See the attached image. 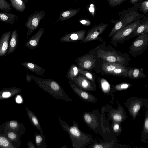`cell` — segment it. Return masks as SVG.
Instances as JSON below:
<instances>
[{
    "mask_svg": "<svg viewBox=\"0 0 148 148\" xmlns=\"http://www.w3.org/2000/svg\"><path fill=\"white\" fill-rule=\"evenodd\" d=\"M32 79L41 89L56 99L71 101V99L57 82L50 78H39L30 74Z\"/></svg>",
    "mask_w": 148,
    "mask_h": 148,
    "instance_id": "obj_1",
    "label": "cell"
},
{
    "mask_svg": "<svg viewBox=\"0 0 148 148\" xmlns=\"http://www.w3.org/2000/svg\"><path fill=\"white\" fill-rule=\"evenodd\" d=\"M97 56L104 61L115 62L127 66L129 65V62L132 60L126 53L123 54L115 51H106L102 49L97 51Z\"/></svg>",
    "mask_w": 148,
    "mask_h": 148,
    "instance_id": "obj_2",
    "label": "cell"
},
{
    "mask_svg": "<svg viewBox=\"0 0 148 148\" xmlns=\"http://www.w3.org/2000/svg\"><path fill=\"white\" fill-rule=\"evenodd\" d=\"M59 119L62 127L69 134L74 143H75L77 145H79L81 147L89 140V137L83 134L77 127L75 125L70 127L60 118Z\"/></svg>",
    "mask_w": 148,
    "mask_h": 148,
    "instance_id": "obj_3",
    "label": "cell"
},
{
    "mask_svg": "<svg viewBox=\"0 0 148 148\" xmlns=\"http://www.w3.org/2000/svg\"><path fill=\"white\" fill-rule=\"evenodd\" d=\"M148 47V32L140 35L129 47V53L134 57L142 54Z\"/></svg>",
    "mask_w": 148,
    "mask_h": 148,
    "instance_id": "obj_4",
    "label": "cell"
},
{
    "mask_svg": "<svg viewBox=\"0 0 148 148\" xmlns=\"http://www.w3.org/2000/svg\"><path fill=\"white\" fill-rule=\"evenodd\" d=\"M147 19L148 17L145 16L122 28L114 34L112 40L121 43L125 41L126 37L130 35L139 25Z\"/></svg>",
    "mask_w": 148,
    "mask_h": 148,
    "instance_id": "obj_5",
    "label": "cell"
},
{
    "mask_svg": "<svg viewBox=\"0 0 148 148\" xmlns=\"http://www.w3.org/2000/svg\"><path fill=\"white\" fill-rule=\"evenodd\" d=\"M45 15V13L43 10L36 11L29 15L25 24V26L28 29L26 40L28 39L33 32L38 28L40 21Z\"/></svg>",
    "mask_w": 148,
    "mask_h": 148,
    "instance_id": "obj_6",
    "label": "cell"
},
{
    "mask_svg": "<svg viewBox=\"0 0 148 148\" xmlns=\"http://www.w3.org/2000/svg\"><path fill=\"white\" fill-rule=\"evenodd\" d=\"M127 107L129 112L133 118L137 116L141 106L146 104L147 99L137 97H132L128 99Z\"/></svg>",
    "mask_w": 148,
    "mask_h": 148,
    "instance_id": "obj_7",
    "label": "cell"
},
{
    "mask_svg": "<svg viewBox=\"0 0 148 148\" xmlns=\"http://www.w3.org/2000/svg\"><path fill=\"white\" fill-rule=\"evenodd\" d=\"M108 25V24L100 23L88 30L86 36L81 42L86 43L96 40L103 32Z\"/></svg>",
    "mask_w": 148,
    "mask_h": 148,
    "instance_id": "obj_8",
    "label": "cell"
},
{
    "mask_svg": "<svg viewBox=\"0 0 148 148\" xmlns=\"http://www.w3.org/2000/svg\"><path fill=\"white\" fill-rule=\"evenodd\" d=\"M2 125L4 127L1 126L2 128V129L15 132L20 136L25 132V130L24 125L16 121H7Z\"/></svg>",
    "mask_w": 148,
    "mask_h": 148,
    "instance_id": "obj_9",
    "label": "cell"
},
{
    "mask_svg": "<svg viewBox=\"0 0 148 148\" xmlns=\"http://www.w3.org/2000/svg\"><path fill=\"white\" fill-rule=\"evenodd\" d=\"M86 31L81 30L71 32L67 34L59 40L60 42H70L79 40H82L84 38Z\"/></svg>",
    "mask_w": 148,
    "mask_h": 148,
    "instance_id": "obj_10",
    "label": "cell"
},
{
    "mask_svg": "<svg viewBox=\"0 0 148 148\" xmlns=\"http://www.w3.org/2000/svg\"><path fill=\"white\" fill-rule=\"evenodd\" d=\"M45 32V29L40 28L38 32L29 39L25 46L31 50L36 48L39 45L40 40Z\"/></svg>",
    "mask_w": 148,
    "mask_h": 148,
    "instance_id": "obj_11",
    "label": "cell"
},
{
    "mask_svg": "<svg viewBox=\"0 0 148 148\" xmlns=\"http://www.w3.org/2000/svg\"><path fill=\"white\" fill-rule=\"evenodd\" d=\"M12 31L3 33L0 38V56L2 57L6 54L9 45V41Z\"/></svg>",
    "mask_w": 148,
    "mask_h": 148,
    "instance_id": "obj_12",
    "label": "cell"
},
{
    "mask_svg": "<svg viewBox=\"0 0 148 148\" xmlns=\"http://www.w3.org/2000/svg\"><path fill=\"white\" fill-rule=\"evenodd\" d=\"M95 60L91 55H88L81 57L79 59V66L83 69H90L93 68Z\"/></svg>",
    "mask_w": 148,
    "mask_h": 148,
    "instance_id": "obj_13",
    "label": "cell"
},
{
    "mask_svg": "<svg viewBox=\"0 0 148 148\" xmlns=\"http://www.w3.org/2000/svg\"><path fill=\"white\" fill-rule=\"evenodd\" d=\"M0 133L8 138L16 148L20 146L21 143L20 140L21 136L17 133L12 131L5 130L0 128Z\"/></svg>",
    "mask_w": 148,
    "mask_h": 148,
    "instance_id": "obj_14",
    "label": "cell"
},
{
    "mask_svg": "<svg viewBox=\"0 0 148 148\" xmlns=\"http://www.w3.org/2000/svg\"><path fill=\"white\" fill-rule=\"evenodd\" d=\"M148 32V19L139 25L130 35L126 37L125 41H128L131 38Z\"/></svg>",
    "mask_w": 148,
    "mask_h": 148,
    "instance_id": "obj_15",
    "label": "cell"
},
{
    "mask_svg": "<svg viewBox=\"0 0 148 148\" xmlns=\"http://www.w3.org/2000/svg\"><path fill=\"white\" fill-rule=\"evenodd\" d=\"M73 80L79 86L84 89L88 90H94V87L92 83L86 77L81 75L74 78Z\"/></svg>",
    "mask_w": 148,
    "mask_h": 148,
    "instance_id": "obj_16",
    "label": "cell"
},
{
    "mask_svg": "<svg viewBox=\"0 0 148 148\" xmlns=\"http://www.w3.org/2000/svg\"><path fill=\"white\" fill-rule=\"evenodd\" d=\"M73 91L82 99L90 102H95L96 99L92 95L80 89L73 84H70Z\"/></svg>",
    "mask_w": 148,
    "mask_h": 148,
    "instance_id": "obj_17",
    "label": "cell"
},
{
    "mask_svg": "<svg viewBox=\"0 0 148 148\" xmlns=\"http://www.w3.org/2000/svg\"><path fill=\"white\" fill-rule=\"evenodd\" d=\"M21 64L23 66L38 75L42 77L44 76V73L45 72V69L37 64L33 62H25L21 63Z\"/></svg>",
    "mask_w": 148,
    "mask_h": 148,
    "instance_id": "obj_18",
    "label": "cell"
},
{
    "mask_svg": "<svg viewBox=\"0 0 148 148\" xmlns=\"http://www.w3.org/2000/svg\"><path fill=\"white\" fill-rule=\"evenodd\" d=\"M142 69L138 67H129L127 71V77L135 79L146 78V75L143 72Z\"/></svg>",
    "mask_w": 148,
    "mask_h": 148,
    "instance_id": "obj_19",
    "label": "cell"
},
{
    "mask_svg": "<svg viewBox=\"0 0 148 148\" xmlns=\"http://www.w3.org/2000/svg\"><path fill=\"white\" fill-rule=\"evenodd\" d=\"M18 42L17 31L16 29H14L12 31L11 34L8 49L6 53L7 55H9L15 51L18 45Z\"/></svg>",
    "mask_w": 148,
    "mask_h": 148,
    "instance_id": "obj_20",
    "label": "cell"
},
{
    "mask_svg": "<svg viewBox=\"0 0 148 148\" xmlns=\"http://www.w3.org/2000/svg\"><path fill=\"white\" fill-rule=\"evenodd\" d=\"M79 8L72 9L61 12L57 21H62L68 20L75 16L79 12Z\"/></svg>",
    "mask_w": 148,
    "mask_h": 148,
    "instance_id": "obj_21",
    "label": "cell"
},
{
    "mask_svg": "<svg viewBox=\"0 0 148 148\" xmlns=\"http://www.w3.org/2000/svg\"><path fill=\"white\" fill-rule=\"evenodd\" d=\"M16 18H18L16 14L9 12H0V21L5 23L14 25L15 23V21L16 20Z\"/></svg>",
    "mask_w": 148,
    "mask_h": 148,
    "instance_id": "obj_22",
    "label": "cell"
},
{
    "mask_svg": "<svg viewBox=\"0 0 148 148\" xmlns=\"http://www.w3.org/2000/svg\"><path fill=\"white\" fill-rule=\"evenodd\" d=\"M125 66H128L115 62H106L103 63L101 67L104 72L111 74L116 68Z\"/></svg>",
    "mask_w": 148,
    "mask_h": 148,
    "instance_id": "obj_23",
    "label": "cell"
},
{
    "mask_svg": "<svg viewBox=\"0 0 148 148\" xmlns=\"http://www.w3.org/2000/svg\"><path fill=\"white\" fill-rule=\"evenodd\" d=\"M26 111L31 123L39 130L42 135L44 136L40 124L36 115L32 112L27 108V107Z\"/></svg>",
    "mask_w": 148,
    "mask_h": 148,
    "instance_id": "obj_24",
    "label": "cell"
},
{
    "mask_svg": "<svg viewBox=\"0 0 148 148\" xmlns=\"http://www.w3.org/2000/svg\"><path fill=\"white\" fill-rule=\"evenodd\" d=\"M110 21L114 23V25L108 36L109 37L112 36L119 30L127 26L120 18L116 20L112 19Z\"/></svg>",
    "mask_w": 148,
    "mask_h": 148,
    "instance_id": "obj_25",
    "label": "cell"
},
{
    "mask_svg": "<svg viewBox=\"0 0 148 148\" xmlns=\"http://www.w3.org/2000/svg\"><path fill=\"white\" fill-rule=\"evenodd\" d=\"M21 91V90L18 88L14 87H11L10 88H3L1 91L2 96L3 98H7L11 96V93L16 94L19 93Z\"/></svg>",
    "mask_w": 148,
    "mask_h": 148,
    "instance_id": "obj_26",
    "label": "cell"
},
{
    "mask_svg": "<svg viewBox=\"0 0 148 148\" xmlns=\"http://www.w3.org/2000/svg\"><path fill=\"white\" fill-rule=\"evenodd\" d=\"M12 7L18 11L22 12L26 8L25 2L22 0H10Z\"/></svg>",
    "mask_w": 148,
    "mask_h": 148,
    "instance_id": "obj_27",
    "label": "cell"
},
{
    "mask_svg": "<svg viewBox=\"0 0 148 148\" xmlns=\"http://www.w3.org/2000/svg\"><path fill=\"white\" fill-rule=\"evenodd\" d=\"M129 68L128 66L118 67L113 71L111 74L123 77H127V72Z\"/></svg>",
    "mask_w": 148,
    "mask_h": 148,
    "instance_id": "obj_28",
    "label": "cell"
},
{
    "mask_svg": "<svg viewBox=\"0 0 148 148\" xmlns=\"http://www.w3.org/2000/svg\"><path fill=\"white\" fill-rule=\"evenodd\" d=\"M35 140L36 145L38 148H46L47 147L44 136L38 133L35 134Z\"/></svg>",
    "mask_w": 148,
    "mask_h": 148,
    "instance_id": "obj_29",
    "label": "cell"
},
{
    "mask_svg": "<svg viewBox=\"0 0 148 148\" xmlns=\"http://www.w3.org/2000/svg\"><path fill=\"white\" fill-rule=\"evenodd\" d=\"M0 146L1 148H16L8 138L1 134Z\"/></svg>",
    "mask_w": 148,
    "mask_h": 148,
    "instance_id": "obj_30",
    "label": "cell"
},
{
    "mask_svg": "<svg viewBox=\"0 0 148 148\" xmlns=\"http://www.w3.org/2000/svg\"><path fill=\"white\" fill-rule=\"evenodd\" d=\"M79 73L78 68L75 65L72 64L67 72V77L71 80H73L74 78L76 77Z\"/></svg>",
    "mask_w": 148,
    "mask_h": 148,
    "instance_id": "obj_31",
    "label": "cell"
},
{
    "mask_svg": "<svg viewBox=\"0 0 148 148\" xmlns=\"http://www.w3.org/2000/svg\"><path fill=\"white\" fill-rule=\"evenodd\" d=\"M138 10L144 14H148V0H144L139 2Z\"/></svg>",
    "mask_w": 148,
    "mask_h": 148,
    "instance_id": "obj_32",
    "label": "cell"
},
{
    "mask_svg": "<svg viewBox=\"0 0 148 148\" xmlns=\"http://www.w3.org/2000/svg\"><path fill=\"white\" fill-rule=\"evenodd\" d=\"M0 9L6 12L10 13L9 10H12L10 4L6 0H0Z\"/></svg>",
    "mask_w": 148,
    "mask_h": 148,
    "instance_id": "obj_33",
    "label": "cell"
},
{
    "mask_svg": "<svg viewBox=\"0 0 148 148\" xmlns=\"http://www.w3.org/2000/svg\"><path fill=\"white\" fill-rule=\"evenodd\" d=\"M101 86L103 92L105 93L109 92L110 90V84L108 82L103 78L101 80Z\"/></svg>",
    "mask_w": 148,
    "mask_h": 148,
    "instance_id": "obj_34",
    "label": "cell"
},
{
    "mask_svg": "<svg viewBox=\"0 0 148 148\" xmlns=\"http://www.w3.org/2000/svg\"><path fill=\"white\" fill-rule=\"evenodd\" d=\"M132 84L129 83H124L116 85L114 88L117 90H121L126 89L131 86Z\"/></svg>",
    "mask_w": 148,
    "mask_h": 148,
    "instance_id": "obj_35",
    "label": "cell"
},
{
    "mask_svg": "<svg viewBox=\"0 0 148 148\" xmlns=\"http://www.w3.org/2000/svg\"><path fill=\"white\" fill-rule=\"evenodd\" d=\"M79 73L84 75L86 78L90 80L92 82H94V79L92 75L90 73L85 71L83 69L78 68Z\"/></svg>",
    "mask_w": 148,
    "mask_h": 148,
    "instance_id": "obj_36",
    "label": "cell"
},
{
    "mask_svg": "<svg viewBox=\"0 0 148 148\" xmlns=\"http://www.w3.org/2000/svg\"><path fill=\"white\" fill-rule=\"evenodd\" d=\"M126 0H107L108 3L111 7H115L121 5Z\"/></svg>",
    "mask_w": 148,
    "mask_h": 148,
    "instance_id": "obj_37",
    "label": "cell"
},
{
    "mask_svg": "<svg viewBox=\"0 0 148 148\" xmlns=\"http://www.w3.org/2000/svg\"><path fill=\"white\" fill-rule=\"evenodd\" d=\"M112 117L113 120L117 122H121L124 119L122 115L118 112H116L113 114Z\"/></svg>",
    "mask_w": 148,
    "mask_h": 148,
    "instance_id": "obj_38",
    "label": "cell"
},
{
    "mask_svg": "<svg viewBox=\"0 0 148 148\" xmlns=\"http://www.w3.org/2000/svg\"><path fill=\"white\" fill-rule=\"evenodd\" d=\"M84 119L85 121L88 124H90L92 121L91 116L88 113L84 114Z\"/></svg>",
    "mask_w": 148,
    "mask_h": 148,
    "instance_id": "obj_39",
    "label": "cell"
},
{
    "mask_svg": "<svg viewBox=\"0 0 148 148\" xmlns=\"http://www.w3.org/2000/svg\"><path fill=\"white\" fill-rule=\"evenodd\" d=\"M79 21L82 24L86 26H89L91 24L90 20L85 18H82L80 19L79 20Z\"/></svg>",
    "mask_w": 148,
    "mask_h": 148,
    "instance_id": "obj_40",
    "label": "cell"
},
{
    "mask_svg": "<svg viewBox=\"0 0 148 148\" xmlns=\"http://www.w3.org/2000/svg\"><path fill=\"white\" fill-rule=\"evenodd\" d=\"M143 130L144 132L148 134V114L145 118Z\"/></svg>",
    "mask_w": 148,
    "mask_h": 148,
    "instance_id": "obj_41",
    "label": "cell"
},
{
    "mask_svg": "<svg viewBox=\"0 0 148 148\" xmlns=\"http://www.w3.org/2000/svg\"><path fill=\"white\" fill-rule=\"evenodd\" d=\"M120 129V125L118 123H115L113 126V130L115 132H118Z\"/></svg>",
    "mask_w": 148,
    "mask_h": 148,
    "instance_id": "obj_42",
    "label": "cell"
},
{
    "mask_svg": "<svg viewBox=\"0 0 148 148\" xmlns=\"http://www.w3.org/2000/svg\"><path fill=\"white\" fill-rule=\"evenodd\" d=\"M143 1V0H130L129 2L131 4H134L135 5Z\"/></svg>",
    "mask_w": 148,
    "mask_h": 148,
    "instance_id": "obj_43",
    "label": "cell"
},
{
    "mask_svg": "<svg viewBox=\"0 0 148 148\" xmlns=\"http://www.w3.org/2000/svg\"><path fill=\"white\" fill-rule=\"evenodd\" d=\"M26 81L28 82H31L32 78L30 76V74L27 73L26 76Z\"/></svg>",
    "mask_w": 148,
    "mask_h": 148,
    "instance_id": "obj_44",
    "label": "cell"
},
{
    "mask_svg": "<svg viewBox=\"0 0 148 148\" xmlns=\"http://www.w3.org/2000/svg\"><path fill=\"white\" fill-rule=\"evenodd\" d=\"M16 101L18 103H21L22 101V99L19 95H18L16 98Z\"/></svg>",
    "mask_w": 148,
    "mask_h": 148,
    "instance_id": "obj_45",
    "label": "cell"
},
{
    "mask_svg": "<svg viewBox=\"0 0 148 148\" xmlns=\"http://www.w3.org/2000/svg\"><path fill=\"white\" fill-rule=\"evenodd\" d=\"M28 147L29 148H36L34 146L33 143L31 141H29L27 144Z\"/></svg>",
    "mask_w": 148,
    "mask_h": 148,
    "instance_id": "obj_46",
    "label": "cell"
},
{
    "mask_svg": "<svg viewBox=\"0 0 148 148\" xmlns=\"http://www.w3.org/2000/svg\"><path fill=\"white\" fill-rule=\"evenodd\" d=\"M28 0H23V1L25 3H26Z\"/></svg>",
    "mask_w": 148,
    "mask_h": 148,
    "instance_id": "obj_47",
    "label": "cell"
},
{
    "mask_svg": "<svg viewBox=\"0 0 148 148\" xmlns=\"http://www.w3.org/2000/svg\"><path fill=\"white\" fill-rule=\"evenodd\" d=\"M75 1H78L79 0H74Z\"/></svg>",
    "mask_w": 148,
    "mask_h": 148,
    "instance_id": "obj_48",
    "label": "cell"
},
{
    "mask_svg": "<svg viewBox=\"0 0 148 148\" xmlns=\"http://www.w3.org/2000/svg\"><path fill=\"white\" fill-rule=\"evenodd\" d=\"M143 1L144 0H143Z\"/></svg>",
    "mask_w": 148,
    "mask_h": 148,
    "instance_id": "obj_49",
    "label": "cell"
}]
</instances>
